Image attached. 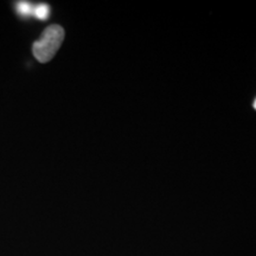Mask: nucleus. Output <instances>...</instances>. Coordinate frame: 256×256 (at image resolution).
<instances>
[{
	"instance_id": "2",
	"label": "nucleus",
	"mask_w": 256,
	"mask_h": 256,
	"mask_svg": "<svg viewBox=\"0 0 256 256\" xmlns=\"http://www.w3.org/2000/svg\"><path fill=\"white\" fill-rule=\"evenodd\" d=\"M34 5L30 2H19L16 4V12L19 17L30 18L34 17Z\"/></svg>"
},
{
	"instance_id": "4",
	"label": "nucleus",
	"mask_w": 256,
	"mask_h": 256,
	"mask_svg": "<svg viewBox=\"0 0 256 256\" xmlns=\"http://www.w3.org/2000/svg\"><path fill=\"white\" fill-rule=\"evenodd\" d=\"M252 107H254V110H256V98L254 100V102H252Z\"/></svg>"
},
{
	"instance_id": "1",
	"label": "nucleus",
	"mask_w": 256,
	"mask_h": 256,
	"mask_svg": "<svg viewBox=\"0 0 256 256\" xmlns=\"http://www.w3.org/2000/svg\"><path fill=\"white\" fill-rule=\"evenodd\" d=\"M64 40V28L60 25L54 24L48 26L42 34V37L32 46L34 58L40 63L50 62L62 46Z\"/></svg>"
},
{
	"instance_id": "3",
	"label": "nucleus",
	"mask_w": 256,
	"mask_h": 256,
	"mask_svg": "<svg viewBox=\"0 0 256 256\" xmlns=\"http://www.w3.org/2000/svg\"><path fill=\"white\" fill-rule=\"evenodd\" d=\"M51 8L48 4H37L34 8V17L40 20H48L50 17Z\"/></svg>"
}]
</instances>
